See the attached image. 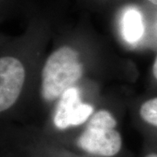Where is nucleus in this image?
<instances>
[{"mask_svg": "<svg viewBox=\"0 0 157 157\" xmlns=\"http://www.w3.org/2000/svg\"><path fill=\"white\" fill-rule=\"evenodd\" d=\"M82 73L78 52L67 45L59 47L47 58L42 70V97L47 101L60 98L82 77Z\"/></svg>", "mask_w": 157, "mask_h": 157, "instance_id": "f257e3e1", "label": "nucleus"}, {"mask_svg": "<svg viewBox=\"0 0 157 157\" xmlns=\"http://www.w3.org/2000/svg\"><path fill=\"white\" fill-rule=\"evenodd\" d=\"M117 121L107 110L93 114L75 140L80 151L94 157H113L122 147V137L116 128Z\"/></svg>", "mask_w": 157, "mask_h": 157, "instance_id": "f03ea898", "label": "nucleus"}, {"mask_svg": "<svg viewBox=\"0 0 157 157\" xmlns=\"http://www.w3.org/2000/svg\"><path fill=\"white\" fill-rule=\"evenodd\" d=\"M93 113L94 107L81 102L78 90L73 86L60 96L52 123L57 130L65 131L86 123Z\"/></svg>", "mask_w": 157, "mask_h": 157, "instance_id": "7ed1b4c3", "label": "nucleus"}, {"mask_svg": "<svg viewBox=\"0 0 157 157\" xmlns=\"http://www.w3.org/2000/svg\"><path fill=\"white\" fill-rule=\"evenodd\" d=\"M25 78L24 65L17 58L2 57L0 59V111L11 108L17 101Z\"/></svg>", "mask_w": 157, "mask_h": 157, "instance_id": "20e7f679", "label": "nucleus"}, {"mask_svg": "<svg viewBox=\"0 0 157 157\" xmlns=\"http://www.w3.org/2000/svg\"><path fill=\"white\" fill-rule=\"evenodd\" d=\"M121 30L124 39L135 44L141 39L144 33V24L141 13L135 8H128L124 11L121 19Z\"/></svg>", "mask_w": 157, "mask_h": 157, "instance_id": "39448f33", "label": "nucleus"}, {"mask_svg": "<svg viewBox=\"0 0 157 157\" xmlns=\"http://www.w3.org/2000/svg\"><path fill=\"white\" fill-rule=\"evenodd\" d=\"M140 116L145 123L157 129V97L147 100L141 105Z\"/></svg>", "mask_w": 157, "mask_h": 157, "instance_id": "423d86ee", "label": "nucleus"}, {"mask_svg": "<svg viewBox=\"0 0 157 157\" xmlns=\"http://www.w3.org/2000/svg\"><path fill=\"white\" fill-rule=\"evenodd\" d=\"M152 72H153V75L154 77L157 79V56L155 59V62L153 64V68H152Z\"/></svg>", "mask_w": 157, "mask_h": 157, "instance_id": "0eeeda50", "label": "nucleus"}, {"mask_svg": "<svg viewBox=\"0 0 157 157\" xmlns=\"http://www.w3.org/2000/svg\"><path fill=\"white\" fill-rule=\"evenodd\" d=\"M145 157H157V152L155 151L150 152V153H148Z\"/></svg>", "mask_w": 157, "mask_h": 157, "instance_id": "6e6552de", "label": "nucleus"}, {"mask_svg": "<svg viewBox=\"0 0 157 157\" xmlns=\"http://www.w3.org/2000/svg\"><path fill=\"white\" fill-rule=\"evenodd\" d=\"M147 1H148L149 3H151V4H154V5L157 6V0H147Z\"/></svg>", "mask_w": 157, "mask_h": 157, "instance_id": "1a4fd4ad", "label": "nucleus"}]
</instances>
